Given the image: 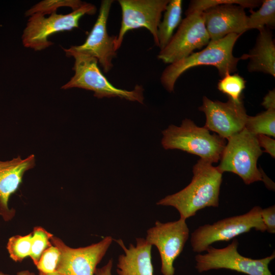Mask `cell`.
Here are the masks:
<instances>
[{
    "mask_svg": "<svg viewBox=\"0 0 275 275\" xmlns=\"http://www.w3.org/2000/svg\"><path fill=\"white\" fill-rule=\"evenodd\" d=\"M181 0L169 1L162 21H160L157 31L159 47L163 49L169 43L173 36L176 28L181 21Z\"/></svg>",
    "mask_w": 275,
    "mask_h": 275,
    "instance_id": "19",
    "label": "cell"
},
{
    "mask_svg": "<svg viewBox=\"0 0 275 275\" xmlns=\"http://www.w3.org/2000/svg\"><path fill=\"white\" fill-rule=\"evenodd\" d=\"M124 251L117 264L118 275H153L151 260L152 246L145 239L138 238L136 245L126 248L122 239L115 240Z\"/></svg>",
    "mask_w": 275,
    "mask_h": 275,
    "instance_id": "17",
    "label": "cell"
},
{
    "mask_svg": "<svg viewBox=\"0 0 275 275\" xmlns=\"http://www.w3.org/2000/svg\"><path fill=\"white\" fill-rule=\"evenodd\" d=\"M35 166L34 154L24 159L18 156L11 160H0V215L5 221L11 220L15 215V210L8 207L10 196L19 188L25 172Z\"/></svg>",
    "mask_w": 275,
    "mask_h": 275,
    "instance_id": "16",
    "label": "cell"
},
{
    "mask_svg": "<svg viewBox=\"0 0 275 275\" xmlns=\"http://www.w3.org/2000/svg\"><path fill=\"white\" fill-rule=\"evenodd\" d=\"M17 275H35V274L28 270H24L18 272Z\"/></svg>",
    "mask_w": 275,
    "mask_h": 275,
    "instance_id": "31",
    "label": "cell"
},
{
    "mask_svg": "<svg viewBox=\"0 0 275 275\" xmlns=\"http://www.w3.org/2000/svg\"><path fill=\"white\" fill-rule=\"evenodd\" d=\"M162 133L164 149L181 150L211 163L220 160L226 145V139L210 133L204 127H199L188 119L183 120L179 127L170 125Z\"/></svg>",
    "mask_w": 275,
    "mask_h": 275,
    "instance_id": "4",
    "label": "cell"
},
{
    "mask_svg": "<svg viewBox=\"0 0 275 275\" xmlns=\"http://www.w3.org/2000/svg\"><path fill=\"white\" fill-rule=\"evenodd\" d=\"M212 164L199 160L193 167L190 183L179 191L160 199L156 204L174 207L180 218L185 220L201 209L218 207L223 173Z\"/></svg>",
    "mask_w": 275,
    "mask_h": 275,
    "instance_id": "1",
    "label": "cell"
},
{
    "mask_svg": "<svg viewBox=\"0 0 275 275\" xmlns=\"http://www.w3.org/2000/svg\"><path fill=\"white\" fill-rule=\"evenodd\" d=\"M32 232L24 236L15 235L10 237L7 245L10 257L15 262H21L30 256Z\"/></svg>",
    "mask_w": 275,
    "mask_h": 275,
    "instance_id": "24",
    "label": "cell"
},
{
    "mask_svg": "<svg viewBox=\"0 0 275 275\" xmlns=\"http://www.w3.org/2000/svg\"><path fill=\"white\" fill-rule=\"evenodd\" d=\"M246 81L238 74H227L219 80L217 89L226 95L228 99L239 103L241 102L242 93L245 88Z\"/></svg>",
    "mask_w": 275,
    "mask_h": 275,
    "instance_id": "22",
    "label": "cell"
},
{
    "mask_svg": "<svg viewBox=\"0 0 275 275\" xmlns=\"http://www.w3.org/2000/svg\"><path fill=\"white\" fill-rule=\"evenodd\" d=\"M261 218L267 232L273 234L275 233V206L262 209L261 212Z\"/></svg>",
    "mask_w": 275,
    "mask_h": 275,
    "instance_id": "27",
    "label": "cell"
},
{
    "mask_svg": "<svg viewBox=\"0 0 275 275\" xmlns=\"http://www.w3.org/2000/svg\"><path fill=\"white\" fill-rule=\"evenodd\" d=\"M0 275H9L8 274H7V273H5L2 271H0Z\"/></svg>",
    "mask_w": 275,
    "mask_h": 275,
    "instance_id": "33",
    "label": "cell"
},
{
    "mask_svg": "<svg viewBox=\"0 0 275 275\" xmlns=\"http://www.w3.org/2000/svg\"><path fill=\"white\" fill-rule=\"evenodd\" d=\"M179 28L157 58L164 63L172 64L184 59L196 49L206 46L210 41L202 12L186 13Z\"/></svg>",
    "mask_w": 275,
    "mask_h": 275,
    "instance_id": "10",
    "label": "cell"
},
{
    "mask_svg": "<svg viewBox=\"0 0 275 275\" xmlns=\"http://www.w3.org/2000/svg\"><path fill=\"white\" fill-rule=\"evenodd\" d=\"M63 49L67 57L74 59V74L62 89L81 88L94 92V96L98 98L119 97L144 103V89L141 86L137 85L131 91L115 87L102 74L96 58L70 48Z\"/></svg>",
    "mask_w": 275,
    "mask_h": 275,
    "instance_id": "3",
    "label": "cell"
},
{
    "mask_svg": "<svg viewBox=\"0 0 275 275\" xmlns=\"http://www.w3.org/2000/svg\"><path fill=\"white\" fill-rule=\"evenodd\" d=\"M113 240L112 236H107L89 246L72 248L53 235L51 243L60 252L56 271L64 275H94Z\"/></svg>",
    "mask_w": 275,
    "mask_h": 275,
    "instance_id": "11",
    "label": "cell"
},
{
    "mask_svg": "<svg viewBox=\"0 0 275 275\" xmlns=\"http://www.w3.org/2000/svg\"><path fill=\"white\" fill-rule=\"evenodd\" d=\"M52 236L42 227H36L34 228L30 257L35 265L43 252L52 245L50 239Z\"/></svg>",
    "mask_w": 275,
    "mask_h": 275,
    "instance_id": "25",
    "label": "cell"
},
{
    "mask_svg": "<svg viewBox=\"0 0 275 275\" xmlns=\"http://www.w3.org/2000/svg\"><path fill=\"white\" fill-rule=\"evenodd\" d=\"M96 7L85 3L78 9L67 14L53 13L48 17L40 13L30 16L22 35V42L25 47L35 51L43 50L52 45L49 37L58 32L71 31L78 28L79 21L85 15H94Z\"/></svg>",
    "mask_w": 275,
    "mask_h": 275,
    "instance_id": "7",
    "label": "cell"
},
{
    "mask_svg": "<svg viewBox=\"0 0 275 275\" xmlns=\"http://www.w3.org/2000/svg\"><path fill=\"white\" fill-rule=\"evenodd\" d=\"M262 105L266 109H275L274 89L269 91L264 97Z\"/></svg>",
    "mask_w": 275,
    "mask_h": 275,
    "instance_id": "29",
    "label": "cell"
},
{
    "mask_svg": "<svg viewBox=\"0 0 275 275\" xmlns=\"http://www.w3.org/2000/svg\"><path fill=\"white\" fill-rule=\"evenodd\" d=\"M39 275H64L57 271L54 272L53 273H45L42 272H39Z\"/></svg>",
    "mask_w": 275,
    "mask_h": 275,
    "instance_id": "32",
    "label": "cell"
},
{
    "mask_svg": "<svg viewBox=\"0 0 275 275\" xmlns=\"http://www.w3.org/2000/svg\"><path fill=\"white\" fill-rule=\"evenodd\" d=\"M189 234L186 220L180 218L165 223L157 221L155 226L147 230L145 239L158 250L163 275L174 274V262L182 252Z\"/></svg>",
    "mask_w": 275,
    "mask_h": 275,
    "instance_id": "13",
    "label": "cell"
},
{
    "mask_svg": "<svg viewBox=\"0 0 275 275\" xmlns=\"http://www.w3.org/2000/svg\"><path fill=\"white\" fill-rule=\"evenodd\" d=\"M262 209L256 206L245 214L199 227L191 234L190 244L193 251L201 253L214 242L229 241L253 229L262 232L266 231L261 216Z\"/></svg>",
    "mask_w": 275,
    "mask_h": 275,
    "instance_id": "8",
    "label": "cell"
},
{
    "mask_svg": "<svg viewBox=\"0 0 275 275\" xmlns=\"http://www.w3.org/2000/svg\"><path fill=\"white\" fill-rule=\"evenodd\" d=\"M262 1L254 0H199L205 27L210 40H217L231 34L241 35L248 28V16L244 8L250 10Z\"/></svg>",
    "mask_w": 275,
    "mask_h": 275,
    "instance_id": "5",
    "label": "cell"
},
{
    "mask_svg": "<svg viewBox=\"0 0 275 275\" xmlns=\"http://www.w3.org/2000/svg\"><path fill=\"white\" fill-rule=\"evenodd\" d=\"M113 265V261L112 259H111L105 265L100 268H97L94 275H112Z\"/></svg>",
    "mask_w": 275,
    "mask_h": 275,
    "instance_id": "30",
    "label": "cell"
},
{
    "mask_svg": "<svg viewBox=\"0 0 275 275\" xmlns=\"http://www.w3.org/2000/svg\"><path fill=\"white\" fill-rule=\"evenodd\" d=\"M113 2L112 0L101 1L97 19L85 42L70 47L73 50L96 58L105 73L113 68L112 60L117 55L116 36H109L106 25Z\"/></svg>",
    "mask_w": 275,
    "mask_h": 275,
    "instance_id": "15",
    "label": "cell"
},
{
    "mask_svg": "<svg viewBox=\"0 0 275 275\" xmlns=\"http://www.w3.org/2000/svg\"><path fill=\"white\" fill-rule=\"evenodd\" d=\"M60 252L54 245H51L42 254L37 265L39 272L51 273L56 271Z\"/></svg>",
    "mask_w": 275,
    "mask_h": 275,
    "instance_id": "26",
    "label": "cell"
},
{
    "mask_svg": "<svg viewBox=\"0 0 275 275\" xmlns=\"http://www.w3.org/2000/svg\"><path fill=\"white\" fill-rule=\"evenodd\" d=\"M242 60L249 59V72H261L275 76V45L272 33L268 28L259 31L254 47Z\"/></svg>",
    "mask_w": 275,
    "mask_h": 275,
    "instance_id": "18",
    "label": "cell"
},
{
    "mask_svg": "<svg viewBox=\"0 0 275 275\" xmlns=\"http://www.w3.org/2000/svg\"><path fill=\"white\" fill-rule=\"evenodd\" d=\"M122 11V21L115 44L117 50L124 37L129 31L144 28L152 34L155 44L158 47V27L162 12L169 0H119Z\"/></svg>",
    "mask_w": 275,
    "mask_h": 275,
    "instance_id": "12",
    "label": "cell"
},
{
    "mask_svg": "<svg viewBox=\"0 0 275 275\" xmlns=\"http://www.w3.org/2000/svg\"><path fill=\"white\" fill-rule=\"evenodd\" d=\"M255 134L275 136V109H269L255 116L248 117L245 127Z\"/></svg>",
    "mask_w": 275,
    "mask_h": 275,
    "instance_id": "21",
    "label": "cell"
},
{
    "mask_svg": "<svg viewBox=\"0 0 275 275\" xmlns=\"http://www.w3.org/2000/svg\"><path fill=\"white\" fill-rule=\"evenodd\" d=\"M227 140L217 167L220 171L232 172L248 185L262 181L263 172L257 168V163L263 151L256 135L244 128Z\"/></svg>",
    "mask_w": 275,
    "mask_h": 275,
    "instance_id": "6",
    "label": "cell"
},
{
    "mask_svg": "<svg viewBox=\"0 0 275 275\" xmlns=\"http://www.w3.org/2000/svg\"><path fill=\"white\" fill-rule=\"evenodd\" d=\"M199 109L206 116L204 127L226 140L244 128L248 117L242 101L236 103L229 99L223 102L204 96Z\"/></svg>",
    "mask_w": 275,
    "mask_h": 275,
    "instance_id": "14",
    "label": "cell"
},
{
    "mask_svg": "<svg viewBox=\"0 0 275 275\" xmlns=\"http://www.w3.org/2000/svg\"><path fill=\"white\" fill-rule=\"evenodd\" d=\"M248 16V28L260 31L265 28H273L275 26V1L265 0L256 11L250 10Z\"/></svg>",
    "mask_w": 275,
    "mask_h": 275,
    "instance_id": "20",
    "label": "cell"
},
{
    "mask_svg": "<svg viewBox=\"0 0 275 275\" xmlns=\"http://www.w3.org/2000/svg\"><path fill=\"white\" fill-rule=\"evenodd\" d=\"M85 2L80 0H44L41 1L27 10L25 15L30 16L40 13L45 15L56 13L58 8L62 7L71 8L73 11L81 7Z\"/></svg>",
    "mask_w": 275,
    "mask_h": 275,
    "instance_id": "23",
    "label": "cell"
},
{
    "mask_svg": "<svg viewBox=\"0 0 275 275\" xmlns=\"http://www.w3.org/2000/svg\"><path fill=\"white\" fill-rule=\"evenodd\" d=\"M238 246L236 239L223 248L209 246L206 253L196 255V269L199 273L212 269H226L247 275H272L269 264L275 258L274 252L269 256L254 259L240 255L237 251Z\"/></svg>",
    "mask_w": 275,
    "mask_h": 275,
    "instance_id": "9",
    "label": "cell"
},
{
    "mask_svg": "<svg viewBox=\"0 0 275 275\" xmlns=\"http://www.w3.org/2000/svg\"><path fill=\"white\" fill-rule=\"evenodd\" d=\"M256 138L259 146L265 149L263 152L269 154L272 157L274 158L275 140L264 134H257Z\"/></svg>",
    "mask_w": 275,
    "mask_h": 275,
    "instance_id": "28",
    "label": "cell"
},
{
    "mask_svg": "<svg viewBox=\"0 0 275 275\" xmlns=\"http://www.w3.org/2000/svg\"><path fill=\"white\" fill-rule=\"evenodd\" d=\"M241 35L231 34L222 39L210 40L202 50L193 52L188 57L170 64L163 71L160 80L169 92L174 91L177 79L190 68L198 66H212L216 68L221 78L237 70L241 57L233 56L234 46Z\"/></svg>",
    "mask_w": 275,
    "mask_h": 275,
    "instance_id": "2",
    "label": "cell"
}]
</instances>
